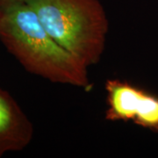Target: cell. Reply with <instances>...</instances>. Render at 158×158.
<instances>
[{"instance_id":"obj_4","label":"cell","mask_w":158,"mask_h":158,"mask_svg":"<svg viewBox=\"0 0 158 158\" xmlns=\"http://www.w3.org/2000/svg\"><path fill=\"white\" fill-rule=\"evenodd\" d=\"M34 127L16 100L0 89V157L22 150L31 142Z\"/></svg>"},{"instance_id":"obj_2","label":"cell","mask_w":158,"mask_h":158,"mask_svg":"<svg viewBox=\"0 0 158 158\" xmlns=\"http://www.w3.org/2000/svg\"><path fill=\"white\" fill-rule=\"evenodd\" d=\"M58 44L87 67L100 61L109 22L99 0H24Z\"/></svg>"},{"instance_id":"obj_1","label":"cell","mask_w":158,"mask_h":158,"mask_svg":"<svg viewBox=\"0 0 158 158\" xmlns=\"http://www.w3.org/2000/svg\"><path fill=\"white\" fill-rule=\"evenodd\" d=\"M0 6V40L27 71L53 83L90 85L88 67L53 39L24 0Z\"/></svg>"},{"instance_id":"obj_5","label":"cell","mask_w":158,"mask_h":158,"mask_svg":"<svg viewBox=\"0 0 158 158\" xmlns=\"http://www.w3.org/2000/svg\"><path fill=\"white\" fill-rule=\"evenodd\" d=\"M6 1H10V0H0V4L1 3H4V2H6Z\"/></svg>"},{"instance_id":"obj_6","label":"cell","mask_w":158,"mask_h":158,"mask_svg":"<svg viewBox=\"0 0 158 158\" xmlns=\"http://www.w3.org/2000/svg\"><path fill=\"white\" fill-rule=\"evenodd\" d=\"M0 9H1V6H0Z\"/></svg>"},{"instance_id":"obj_3","label":"cell","mask_w":158,"mask_h":158,"mask_svg":"<svg viewBox=\"0 0 158 158\" xmlns=\"http://www.w3.org/2000/svg\"><path fill=\"white\" fill-rule=\"evenodd\" d=\"M108 107L106 119L133 121L136 125L158 130V98L118 79L106 83Z\"/></svg>"}]
</instances>
